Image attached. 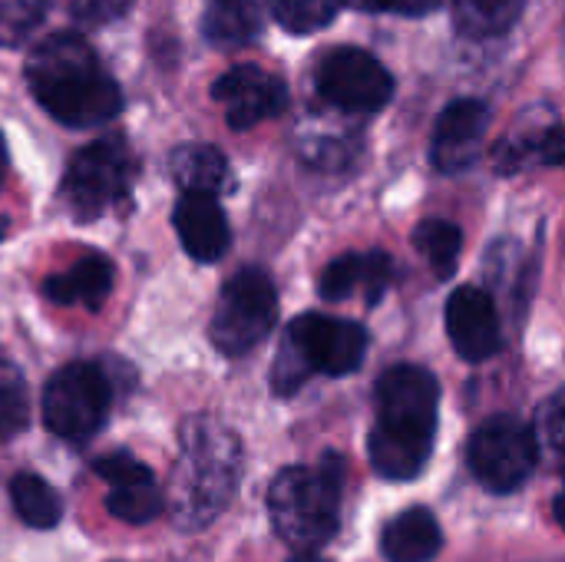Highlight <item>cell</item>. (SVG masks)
<instances>
[{
    "label": "cell",
    "instance_id": "6da1fadb",
    "mask_svg": "<svg viewBox=\"0 0 565 562\" xmlns=\"http://www.w3.org/2000/svg\"><path fill=\"white\" fill-rule=\"evenodd\" d=\"M33 99L63 126L93 129L122 109L116 79L99 66L79 33H53L33 46L23 66Z\"/></svg>",
    "mask_w": 565,
    "mask_h": 562
},
{
    "label": "cell",
    "instance_id": "7a4b0ae2",
    "mask_svg": "<svg viewBox=\"0 0 565 562\" xmlns=\"http://www.w3.org/2000/svg\"><path fill=\"white\" fill-rule=\"evenodd\" d=\"M437 378L414 364L391 368L377 384V424L371 431V464L387 480L417 477L437 434Z\"/></svg>",
    "mask_w": 565,
    "mask_h": 562
},
{
    "label": "cell",
    "instance_id": "3957f363",
    "mask_svg": "<svg viewBox=\"0 0 565 562\" xmlns=\"http://www.w3.org/2000/svg\"><path fill=\"white\" fill-rule=\"evenodd\" d=\"M242 477V444L215 417H192L182 427V454L169 484V517L179 530L195 533L215 523Z\"/></svg>",
    "mask_w": 565,
    "mask_h": 562
},
{
    "label": "cell",
    "instance_id": "277c9868",
    "mask_svg": "<svg viewBox=\"0 0 565 562\" xmlns=\"http://www.w3.org/2000/svg\"><path fill=\"white\" fill-rule=\"evenodd\" d=\"M344 494V464L328 454L318 467H288L268 490L275 533L295 550H318L338 533Z\"/></svg>",
    "mask_w": 565,
    "mask_h": 562
},
{
    "label": "cell",
    "instance_id": "5b68a950",
    "mask_svg": "<svg viewBox=\"0 0 565 562\" xmlns=\"http://www.w3.org/2000/svg\"><path fill=\"white\" fill-rule=\"evenodd\" d=\"M367 351V335L361 325L328 315H301L291 321L275 368L271 391L278 397H291L311 374L344 378L361 368Z\"/></svg>",
    "mask_w": 565,
    "mask_h": 562
},
{
    "label": "cell",
    "instance_id": "8992f818",
    "mask_svg": "<svg viewBox=\"0 0 565 562\" xmlns=\"http://www.w3.org/2000/svg\"><path fill=\"white\" fill-rule=\"evenodd\" d=\"M275 318H278V298L271 278L258 268H245L225 282L209 335L222 354L238 358L268 338Z\"/></svg>",
    "mask_w": 565,
    "mask_h": 562
},
{
    "label": "cell",
    "instance_id": "52a82bcc",
    "mask_svg": "<svg viewBox=\"0 0 565 562\" xmlns=\"http://www.w3.org/2000/svg\"><path fill=\"white\" fill-rule=\"evenodd\" d=\"M113 384L93 361L60 368L43 391V421L63 441H89L109 417Z\"/></svg>",
    "mask_w": 565,
    "mask_h": 562
},
{
    "label": "cell",
    "instance_id": "ba28073f",
    "mask_svg": "<svg viewBox=\"0 0 565 562\" xmlns=\"http://www.w3.org/2000/svg\"><path fill=\"white\" fill-rule=\"evenodd\" d=\"M536 460H540L536 431L513 414H500L480 424L467 447V464L473 477L493 494L520 490L533 477Z\"/></svg>",
    "mask_w": 565,
    "mask_h": 562
},
{
    "label": "cell",
    "instance_id": "9c48e42d",
    "mask_svg": "<svg viewBox=\"0 0 565 562\" xmlns=\"http://www.w3.org/2000/svg\"><path fill=\"white\" fill-rule=\"evenodd\" d=\"M129 172V149L119 139H96L70 159L66 176L60 182V199L73 219L89 222L109 212L126 195Z\"/></svg>",
    "mask_w": 565,
    "mask_h": 562
},
{
    "label": "cell",
    "instance_id": "30bf717a",
    "mask_svg": "<svg viewBox=\"0 0 565 562\" xmlns=\"http://www.w3.org/2000/svg\"><path fill=\"white\" fill-rule=\"evenodd\" d=\"M318 93L338 109L371 113L391 99L394 79L371 53L338 46L318 63Z\"/></svg>",
    "mask_w": 565,
    "mask_h": 562
},
{
    "label": "cell",
    "instance_id": "8fae6325",
    "mask_svg": "<svg viewBox=\"0 0 565 562\" xmlns=\"http://www.w3.org/2000/svg\"><path fill=\"white\" fill-rule=\"evenodd\" d=\"M212 96L222 103L225 119L232 129H252L271 116H278L288 106V89L278 76H271L262 66H235L218 76Z\"/></svg>",
    "mask_w": 565,
    "mask_h": 562
},
{
    "label": "cell",
    "instance_id": "7c38bea8",
    "mask_svg": "<svg viewBox=\"0 0 565 562\" xmlns=\"http://www.w3.org/2000/svg\"><path fill=\"white\" fill-rule=\"evenodd\" d=\"M96 474L106 480V510L132 527H142L159 517L162 510V494L156 487V477L149 467L129 454H109L96 460Z\"/></svg>",
    "mask_w": 565,
    "mask_h": 562
},
{
    "label": "cell",
    "instance_id": "4fadbf2b",
    "mask_svg": "<svg viewBox=\"0 0 565 562\" xmlns=\"http://www.w3.org/2000/svg\"><path fill=\"white\" fill-rule=\"evenodd\" d=\"M487 129H490V113L480 99H457L450 103L434 129V166L447 176L463 172L477 162V156L483 152L487 142Z\"/></svg>",
    "mask_w": 565,
    "mask_h": 562
},
{
    "label": "cell",
    "instance_id": "5bb4252c",
    "mask_svg": "<svg viewBox=\"0 0 565 562\" xmlns=\"http://www.w3.org/2000/svg\"><path fill=\"white\" fill-rule=\"evenodd\" d=\"M447 331L463 361H487L500 351V315L493 298L477 288L463 285L447 301Z\"/></svg>",
    "mask_w": 565,
    "mask_h": 562
},
{
    "label": "cell",
    "instance_id": "9a60e30c",
    "mask_svg": "<svg viewBox=\"0 0 565 562\" xmlns=\"http://www.w3.org/2000/svg\"><path fill=\"white\" fill-rule=\"evenodd\" d=\"M172 222H175L182 248L195 262H218L228 252L232 232H228V219H225L222 205L215 202V195L182 192Z\"/></svg>",
    "mask_w": 565,
    "mask_h": 562
},
{
    "label": "cell",
    "instance_id": "2e32d148",
    "mask_svg": "<svg viewBox=\"0 0 565 562\" xmlns=\"http://www.w3.org/2000/svg\"><path fill=\"white\" fill-rule=\"evenodd\" d=\"M391 278H394V265H391V258L384 252H367V255L348 252V255L334 258L324 268V275H321V295L328 301H344V298L364 291L367 301L374 305L387 291Z\"/></svg>",
    "mask_w": 565,
    "mask_h": 562
},
{
    "label": "cell",
    "instance_id": "e0dca14e",
    "mask_svg": "<svg viewBox=\"0 0 565 562\" xmlns=\"http://www.w3.org/2000/svg\"><path fill=\"white\" fill-rule=\"evenodd\" d=\"M440 547H444L440 523L424 507L397 513L381 533V550L387 562H434Z\"/></svg>",
    "mask_w": 565,
    "mask_h": 562
},
{
    "label": "cell",
    "instance_id": "ac0fdd59",
    "mask_svg": "<svg viewBox=\"0 0 565 562\" xmlns=\"http://www.w3.org/2000/svg\"><path fill=\"white\" fill-rule=\"evenodd\" d=\"M43 291L53 305H79L96 311L113 291V262L106 255H83L66 272L46 278Z\"/></svg>",
    "mask_w": 565,
    "mask_h": 562
},
{
    "label": "cell",
    "instance_id": "d6986e66",
    "mask_svg": "<svg viewBox=\"0 0 565 562\" xmlns=\"http://www.w3.org/2000/svg\"><path fill=\"white\" fill-rule=\"evenodd\" d=\"M169 172L182 192H199V195H218L228 185V162L215 146L205 142H189L179 146L169 156Z\"/></svg>",
    "mask_w": 565,
    "mask_h": 562
},
{
    "label": "cell",
    "instance_id": "ffe728a7",
    "mask_svg": "<svg viewBox=\"0 0 565 562\" xmlns=\"http://www.w3.org/2000/svg\"><path fill=\"white\" fill-rule=\"evenodd\" d=\"M258 26L262 17L252 0H215L202 17V30L215 46H245L258 36Z\"/></svg>",
    "mask_w": 565,
    "mask_h": 562
},
{
    "label": "cell",
    "instance_id": "44dd1931",
    "mask_svg": "<svg viewBox=\"0 0 565 562\" xmlns=\"http://www.w3.org/2000/svg\"><path fill=\"white\" fill-rule=\"evenodd\" d=\"M10 500H13V510L17 517L33 527V530H50L60 523L63 517V500L60 494L36 474H20L13 477L10 484Z\"/></svg>",
    "mask_w": 565,
    "mask_h": 562
},
{
    "label": "cell",
    "instance_id": "7402d4cb",
    "mask_svg": "<svg viewBox=\"0 0 565 562\" xmlns=\"http://www.w3.org/2000/svg\"><path fill=\"white\" fill-rule=\"evenodd\" d=\"M523 7L526 0H454V17L463 33L483 40L507 33L520 20Z\"/></svg>",
    "mask_w": 565,
    "mask_h": 562
},
{
    "label": "cell",
    "instance_id": "603a6c76",
    "mask_svg": "<svg viewBox=\"0 0 565 562\" xmlns=\"http://www.w3.org/2000/svg\"><path fill=\"white\" fill-rule=\"evenodd\" d=\"M414 245L424 255V262L437 272V278H450L463 248V235L447 219H427L414 232Z\"/></svg>",
    "mask_w": 565,
    "mask_h": 562
},
{
    "label": "cell",
    "instance_id": "cb8c5ba5",
    "mask_svg": "<svg viewBox=\"0 0 565 562\" xmlns=\"http://www.w3.org/2000/svg\"><path fill=\"white\" fill-rule=\"evenodd\" d=\"M500 166L503 169H520L526 162H546V166H565V129H546V132H536L533 139H520V142H507L500 146L497 152Z\"/></svg>",
    "mask_w": 565,
    "mask_h": 562
},
{
    "label": "cell",
    "instance_id": "d4e9b609",
    "mask_svg": "<svg viewBox=\"0 0 565 562\" xmlns=\"http://www.w3.org/2000/svg\"><path fill=\"white\" fill-rule=\"evenodd\" d=\"M344 0H268L271 17L291 33H315L328 26Z\"/></svg>",
    "mask_w": 565,
    "mask_h": 562
},
{
    "label": "cell",
    "instance_id": "484cf974",
    "mask_svg": "<svg viewBox=\"0 0 565 562\" xmlns=\"http://www.w3.org/2000/svg\"><path fill=\"white\" fill-rule=\"evenodd\" d=\"M26 414L30 404H26L23 374L13 364L0 361V441L17 437L26 427Z\"/></svg>",
    "mask_w": 565,
    "mask_h": 562
},
{
    "label": "cell",
    "instance_id": "4316f807",
    "mask_svg": "<svg viewBox=\"0 0 565 562\" xmlns=\"http://www.w3.org/2000/svg\"><path fill=\"white\" fill-rule=\"evenodd\" d=\"M43 17L46 10L36 0H0V46H23Z\"/></svg>",
    "mask_w": 565,
    "mask_h": 562
},
{
    "label": "cell",
    "instance_id": "83f0119b",
    "mask_svg": "<svg viewBox=\"0 0 565 562\" xmlns=\"http://www.w3.org/2000/svg\"><path fill=\"white\" fill-rule=\"evenodd\" d=\"M536 441L553 450V454H565V391L553 394L540 411H536Z\"/></svg>",
    "mask_w": 565,
    "mask_h": 562
},
{
    "label": "cell",
    "instance_id": "f1b7e54d",
    "mask_svg": "<svg viewBox=\"0 0 565 562\" xmlns=\"http://www.w3.org/2000/svg\"><path fill=\"white\" fill-rule=\"evenodd\" d=\"M132 0H83L76 3L73 17L83 23V26H96V23H109L116 17H122L129 10Z\"/></svg>",
    "mask_w": 565,
    "mask_h": 562
},
{
    "label": "cell",
    "instance_id": "f546056e",
    "mask_svg": "<svg viewBox=\"0 0 565 562\" xmlns=\"http://www.w3.org/2000/svg\"><path fill=\"white\" fill-rule=\"evenodd\" d=\"M344 3L358 7V10H394V13H404V17H424L440 0H344Z\"/></svg>",
    "mask_w": 565,
    "mask_h": 562
},
{
    "label": "cell",
    "instance_id": "4dcf8cb0",
    "mask_svg": "<svg viewBox=\"0 0 565 562\" xmlns=\"http://www.w3.org/2000/svg\"><path fill=\"white\" fill-rule=\"evenodd\" d=\"M553 510H556V520L563 523V530H565V494L556 497V507H553Z\"/></svg>",
    "mask_w": 565,
    "mask_h": 562
},
{
    "label": "cell",
    "instance_id": "1f68e13d",
    "mask_svg": "<svg viewBox=\"0 0 565 562\" xmlns=\"http://www.w3.org/2000/svg\"><path fill=\"white\" fill-rule=\"evenodd\" d=\"M3 166H7V149H3V136H0V179H3Z\"/></svg>",
    "mask_w": 565,
    "mask_h": 562
},
{
    "label": "cell",
    "instance_id": "d6a6232c",
    "mask_svg": "<svg viewBox=\"0 0 565 562\" xmlns=\"http://www.w3.org/2000/svg\"><path fill=\"white\" fill-rule=\"evenodd\" d=\"M7 232V219H0V235Z\"/></svg>",
    "mask_w": 565,
    "mask_h": 562
}]
</instances>
